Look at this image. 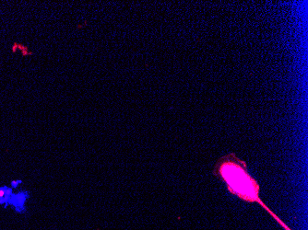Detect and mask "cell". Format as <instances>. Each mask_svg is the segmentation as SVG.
Here are the masks:
<instances>
[{"label":"cell","mask_w":308,"mask_h":230,"mask_svg":"<svg viewBox=\"0 0 308 230\" xmlns=\"http://www.w3.org/2000/svg\"><path fill=\"white\" fill-rule=\"evenodd\" d=\"M213 173L223 180L228 191L248 202H258L267 210L259 196V185L247 170L245 162L234 154L220 158Z\"/></svg>","instance_id":"1"},{"label":"cell","mask_w":308,"mask_h":230,"mask_svg":"<svg viewBox=\"0 0 308 230\" xmlns=\"http://www.w3.org/2000/svg\"><path fill=\"white\" fill-rule=\"evenodd\" d=\"M31 193L27 190H21L19 192H15L12 198L9 202V208L16 213L17 214L22 215L25 214L28 211L27 202L30 200Z\"/></svg>","instance_id":"2"},{"label":"cell","mask_w":308,"mask_h":230,"mask_svg":"<svg viewBox=\"0 0 308 230\" xmlns=\"http://www.w3.org/2000/svg\"><path fill=\"white\" fill-rule=\"evenodd\" d=\"M15 192L14 189H12L9 185L0 186V206L3 209H8L9 202Z\"/></svg>","instance_id":"3"},{"label":"cell","mask_w":308,"mask_h":230,"mask_svg":"<svg viewBox=\"0 0 308 230\" xmlns=\"http://www.w3.org/2000/svg\"><path fill=\"white\" fill-rule=\"evenodd\" d=\"M21 51V53H22V56H28V55H32V52L27 47L26 45L24 44H21V43H18V51Z\"/></svg>","instance_id":"4"},{"label":"cell","mask_w":308,"mask_h":230,"mask_svg":"<svg viewBox=\"0 0 308 230\" xmlns=\"http://www.w3.org/2000/svg\"><path fill=\"white\" fill-rule=\"evenodd\" d=\"M22 183H23V181H22L21 180H13L10 181L9 186H10L12 189H14V190H16V189H18Z\"/></svg>","instance_id":"5"},{"label":"cell","mask_w":308,"mask_h":230,"mask_svg":"<svg viewBox=\"0 0 308 230\" xmlns=\"http://www.w3.org/2000/svg\"><path fill=\"white\" fill-rule=\"evenodd\" d=\"M18 43H13L12 44V46H11V52L13 53H15L16 52H18Z\"/></svg>","instance_id":"6"},{"label":"cell","mask_w":308,"mask_h":230,"mask_svg":"<svg viewBox=\"0 0 308 230\" xmlns=\"http://www.w3.org/2000/svg\"><path fill=\"white\" fill-rule=\"evenodd\" d=\"M1 66H2V65H1V64H0V70H1Z\"/></svg>","instance_id":"7"}]
</instances>
